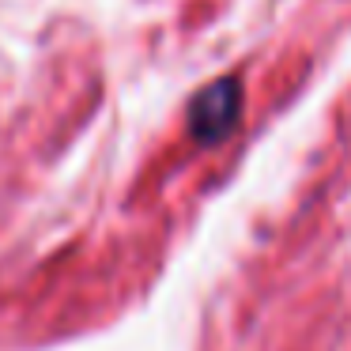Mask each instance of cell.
I'll list each match as a JSON object with an SVG mask.
<instances>
[{"label": "cell", "mask_w": 351, "mask_h": 351, "mask_svg": "<svg viewBox=\"0 0 351 351\" xmlns=\"http://www.w3.org/2000/svg\"><path fill=\"white\" fill-rule=\"evenodd\" d=\"M238 117H242V80L223 76L200 87L189 102V132L197 144H219L234 132Z\"/></svg>", "instance_id": "1"}]
</instances>
